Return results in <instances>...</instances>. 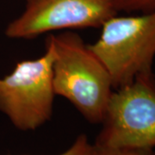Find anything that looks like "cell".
<instances>
[{"label":"cell","instance_id":"obj_1","mask_svg":"<svg viewBox=\"0 0 155 155\" xmlns=\"http://www.w3.org/2000/svg\"><path fill=\"white\" fill-rule=\"evenodd\" d=\"M54 50V93L71 103L91 123H101L113 92L110 76L79 35L66 30L48 37Z\"/></svg>","mask_w":155,"mask_h":155},{"label":"cell","instance_id":"obj_2","mask_svg":"<svg viewBox=\"0 0 155 155\" xmlns=\"http://www.w3.org/2000/svg\"><path fill=\"white\" fill-rule=\"evenodd\" d=\"M91 49L106 67L113 88L153 72L155 58V10L134 16H114L101 26Z\"/></svg>","mask_w":155,"mask_h":155},{"label":"cell","instance_id":"obj_3","mask_svg":"<svg viewBox=\"0 0 155 155\" xmlns=\"http://www.w3.org/2000/svg\"><path fill=\"white\" fill-rule=\"evenodd\" d=\"M54 60V47L47 38L42 55L17 62L8 75L0 78V111L17 129L35 130L51 119L56 96Z\"/></svg>","mask_w":155,"mask_h":155},{"label":"cell","instance_id":"obj_4","mask_svg":"<svg viewBox=\"0 0 155 155\" xmlns=\"http://www.w3.org/2000/svg\"><path fill=\"white\" fill-rule=\"evenodd\" d=\"M103 127L94 144L155 148V76L140 74L116 88L106 108Z\"/></svg>","mask_w":155,"mask_h":155},{"label":"cell","instance_id":"obj_5","mask_svg":"<svg viewBox=\"0 0 155 155\" xmlns=\"http://www.w3.org/2000/svg\"><path fill=\"white\" fill-rule=\"evenodd\" d=\"M24 1V10L5 28L8 38L28 40L52 31L101 28L119 12L116 0Z\"/></svg>","mask_w":155,"mask_h":155},{"label":"cell","instance_id":"obj_6","mask_svg":"<svg viewBox=\"0 0 155 155\" xmlns=\"http://www.w3.org/2000/svg\"><path fill=\"white\" fill-rule=\"evenodd\" d=\"M90 155H155V152L150 148L116 147L93 144Z\"/></svg>","mask_w":155,"mask_h":155},{"label":"cell","instance_id":"obj_7","mask_svg":"<svg viewBox=\"0 0 155 155\" xmlns=\"http://www.w3.org/2000/svg\"><path fill=\"white\" fill-rule=\"evenodd\" d=\"M118 11L146 13L155 10V0H116Z\"/></svg>","mask_w":155,"mask_h":155},{"label":"cell","instance_id":"obj_8","mask_svg":"<svg viewBox=\"0 0 155 155\" xmlns=\"http://www.w3.org/2000/svg\"><path fill=\"white\" fill-rule=\"evenodd\" d=\"M92 145L89 142L87 136L82 134L78 136L68 149L58 155H90Z\"/></svg>","mask_w":155,"mask_h":155}]
</instances>
